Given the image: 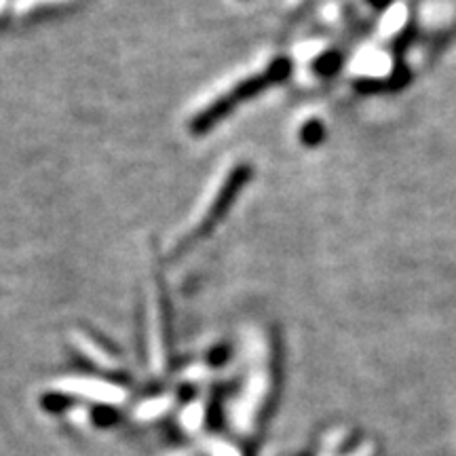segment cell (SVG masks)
I'll return each instance as SVG.
<instances>
[{"label": "cell", "mask_w": 456, "mask_h": 456, "mask_svg": "<svg viewBox=\"0 0 456 456\" xmlns=\"http://www.w3.org/2000/svg\"><path fill=\"white\" fill-rule=\"evenodd\" d=\"M323 134H326L323 125L319 121H311L302 127L300 140H302V144H306V146H317L323 142Z\"/></svg>", "instance_id": "1"}, {"label": "cell", "mask_w": 456, "mask_h": 456, "mask_svg": "<svg viewBox=\"0 0 456 456\" xmlns=\"http://www.w3.org/2000/svg\"><path fill=\"white\" fill-rule=\"evenodd\" d=\"M338 66H340V55L336 53V51H330V53L322 55L315 61V72L323 74V77H330V74L338 70Z\"/></svg>", "instance_id": "2"}, {"label": "cell", "mask_w": 456, "mask_h": 456, "mask_svg": "<svg viewBox=\"0 0 456 456\" xmlns=\"http://www.w3.org/2000/svg\"><path fill=\"white\" fill-rule=\"evenodd\" d=\"M368 3L372 4V7H376V9H385V7H389L393 0H368Z\"/></svg>", "instance_id": "3"}]
</instances>
